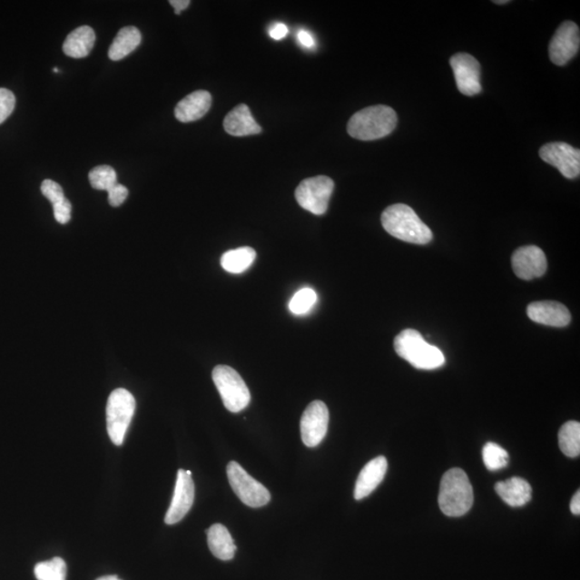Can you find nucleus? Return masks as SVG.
Here are the masks:
<instances>
[{"label": "nucleus", "mask_w": 580, "mask_h": 580, "mask_svg": "<svg viewBox=\"0 0 580 580\" xmlns=\"http://www.w3.org/2000/svg\"><path fill=\"white\" fill-rule=\"evenodd\" d=\"M473 502V488L467 473L457 467L445 473L438 494L441 511L448 517H461L470 511Z\"/></svg>", "instance_id": "obj_3"}, {"label": "nucleus", "mask_w": 580, "mask_h": 580, "mask_svg": "<svg viewBox=\"0 0 580 580\" xmlns=\"http://www.w3.org/2000/svg\"><path fill=\"white\" fill-rule=\"evenodd\" d=\"M382 225L390 236L404 242L425 245L433 239L430 228L407 204L397 203L387 208L382 214Z\"/></svg>", "instance_id": "obj_1"}, {"label": "nucleus", "mask_w": 580, "mask_h": 580, "mask_svg": "<svg viewBox=\"0 0 580 580\" xmlns=\"http://www.w3.org/2000/svg\"><path fill=\"white\" fill-rule=\"evenodd\" d=\"M394 345L396 353L419 370H435L445 363L441 349L428 343L418 330L401 331Z\"/></svg>", "instance_id": "obj_4"}, {"label": "nucleus", "mask_w": 580, "mask_h": 580, "mask_svg": "<svg viewBox=\"0 0 580 580\" xmlns=\"http://www.w3.org/2000/svg\"><path fill=\"white\" fill-rule=\"evenodd\" d=\"M227 477L234 494L245 506L257 508L265 506L270 502V492L265 486L251 477L238 462L231 461L228 464Z\"/></svg>", "instance_id": "obj_7"}, {"label": "nucleus", "mask_w": 580, "mask_h": 580, "mask_svg": "<svg viewBox=\"0 0 580 580\" xmlns=\"http://www.w3.org/2000/svg\"><path fill=\"white\" fill-rule=\"evenodd\" d=\"M143 36L137 27L122 28L110 46L109 57L113 61H121L138 48Z\"/></svg>", "instance_id": "obj_23"}, {"label": "nucleus", "mask_w": 580, "mask_h": 580, "mask_svg": "<svg viewBox=\"0 0 580 580\" xmlns=\"http://www.w3.org/2000/svg\"><path fill=\"white\" fill-rule=\"evenodd\" d=\"M96 34L90 26H81L68 34L63 44L64 54L84 58L90 54L95 44Z\"/></svg>", "instance_id": "obj_20"}, {"label": "nucleus", "mask_w": 580, "mask_h": 580, "mask_svg": "<svg viewBox=\"0 0 580 580\" xmlns=\"http://www.w3.org/2000/svg\"><path fill=\"white\" fill-rule=\"evenodd\" d=\"M580 45L579 27L572 21H566L555 34L549 44V57L556 66H565L575 57Z\"/></svg>", "instance_id": "obj_11"}, {"label": "nucleus", "mask_w": 580, "mask_h": 580, "mask_svg": "<svg viewBox=\"0 0 580 580\" xmlns=\"http://www.w3.org/2000/svg\"><path fill=\"white\" fill-rule=\"evenodd\" d=\"M496 494L512 507H520L530 502L532 488L526 479L512 477L496 485Z\"/></svg>", "instance_id": "obj_19"}, {"label": "nucleus", "mask_w": 580, "mask_h": 580, "mask_svg": "<svg viewBox=\"0 0 580 580\" xmlns=\"http://www.w3.org/2000/svg\"><path fill=\"white\" fill-rule=\"evenodd\" d=\"M169 4L174 8L175 14L181 15L182 11L189 8L191 2L190 0H170Z\"/></svg>", "instance_id": "obj_34"}, {"label": "nucleus", "mask_w": 580, "mask_h": 580, "mask_svg": "<svg viewBox=\"0 0 580 580\" xmlns=\"http://www.w3.org/2000/svg\"><path fill=\"white\" fill-rule=\"evenodd\" d=\"M571 512L574 515L580 514V491L578 490L575 495H574L573 499L571 501Z\"/></svg>", "instance_id": "obj_35"}, {"label": "nucleus", "mask_w": 580, "mask_h": 580, "mask_svg": "<svg viewBox=\"0 0 580 580\" xmlns=\"http://www.w3.org/2000/svg\"><path fill=\"white\" fill-rule=\"evenodd\" d=\"M136 411V400L126 389L113 391L107 403V428L113 444L120 447L124 442L129 425Z\"/></svg>", "instance_id": "obj_6"}, {"label": "nucleus", "mask_w": 580, "mask_h": 580, "mask_svg": "<svg viewBox=\"0 0 580 580\" xmlns=\"http://www.w3.org/2000/svg\"><path fill=\"white\" fill-rule=\"evenodd\" d=\"M318 294L310 287L298 290L290 302V310L294 315H304L318 303Z\"/></svg>", "instance_id": "obj_27"}, {"label": "nucleus", "mask_w": 580, "mask_h": 580, "mask_svg": "<svg viewBox=\"0 0 580 580\" xmlns=\"http://www.w3.org/2000/svg\"><path fill=\"white\" fill-rule=\"evenodd\" d=\"M540 157L545 162L559 170L566 179H576L580 174V151L565 143H552L542 146Z\"/></svg>", "instance_id": "obj_9"}, {"label": "nucleus", "mask_w": 580, "mask_h": 580, "mask_svg": "<svg viewBox=\"0 0 580 580\" xmlns=\"http://www.w3.org/2000/svg\"><path fill=\"white\" fill-rule=\"evenodd\" d=\"M208 545L216 558L222 561H230L236 555L237 546L234 544L231 532L225 526L216 524L207 531Z\"/></svg>", "instance_id": "obj_21"}, {"label": "nucleus", "mask_w": 580, "mask_h": 580, "mask_svg": "<svg viewBox=\"0 0 580 580\" xmlns=\"http://www.w3.org/2000/svg\"><path fill=\"white\" fill-rule=\"evenodd\" d=\"M53 72H54V73H58V69H57V68H54V69H53Z\"/></svg>", "instance_id": "obj_38"}, {"label": "nucleus", "mask_w": 580, "mask_h": 580, "mask_svg": "<svg viewBox=\"0 0 580 580\" xmlns=\"http://www.w3.org/2000/svg\"><path fill=\"white\" fill-rule=\"evenodd\" d=\"M212 104V96L207 91H196L182 99L175 107V117L182 123L201 120L209 113Z\"/></svg>", "instance_id": "obj_17"}, {"label": "nucleus", "mask_w": 580, "mask_h": 580, "mask_svg": "<svg viewBox=\"0 0 580 580\" xmlns=\"http://www.w3.org/2000/svg\"><path fill=\"white\" fill-rule=\"evenodd\" d=\"M298 40H299V43H300L303 46H306V48H309V49L313 48V46L315 45V40L312 34H310L307 31L299 32Z\"/></svg>", "instance_id": "obj_33"}, {"label": "nucleus", "mask_w": 580, "mask_h": 580, "mask_svg": "<svg viewBox=\"0 0 580 580\" xmlns=\"http://www.w3.org/2000/svg\"><path fill=\"white\" fill-rule=\"evenodd\" d=\"M15 107V93L7 89H0V124L14 113Z\"/></svg>", "instance_id": "obj_30"}, {"label": "nucleus", "mask_w": 580, "mask_h": 580, "mask_svg": "<svg viewBox=\"0 0 580 580\" xmlns=\"http://www.w3.org/2000/svg\"><path fill=\"white\" fill-rule=\"evenodd\" d=\"M457 87L466 96H476L482 92L480 85V64L476 57L467 53H458L450 58Z\"/></svg>", "instance_id": "obj_12"}, {"label": "nucleus", "mask_w": 580, "mask_h": 580, "mask_svg": "<svg viewBox=\"0 0 580 580\" xmlns=\"http://www.w3.org/2000/svg\"><path fill=\"white\" fill-rule=\"evenodd\" d=\"M512 266L516 277L530 280L541 278L546 272L547 258L538 246H523L514 251Z\"/></svg>", "instance_id": "obj_14"}, {"label": "nucleus", "mask_w": 580, "mask_h": 580, "mask_svg": "<svg viewBox=\"0 0 580 580\" xmlns=\"http://www.w3.org/2000/svg\"><path fill=\"white\" fill-rule=\"evenodd\" d=\"M195 500V484L191 471L179 470L177 483H175L174 494L172 504L166 514L165 523L174 525L180 523L185 517Z\"/></svg>", "instance_id": "obj_13"}, {"label": "nucleus", "mask_w": 580, "mask_h": 580, "mask_svg": "<svg viewBox=\"0 0 580 580\" xmlns=\"http://www.w3.org/2000/svg\"><path fill=\"white\" fill-rule=\"evenodd\" d=\"M529 319L537 324L565 327L571 322V313L564 304L555 301H538L526 309Z\"/></svg>", "instance_id": "obj_15"}, {"label": "nucleus", "mask_w": 580, "mask_h": 580, "mask_svg": "<svg viewBox=\"0 0 580 580\" xmlns=\"http://www.w3.org/2000/svg\"><path fill=\"white\" fill-rule=\"evenodd\" d=\"M225 131L234 137L251 136L261 133V127L251 115L246 104H239L227 114L224 121Z\"/></svg>", "instance_id": "obj_18"}, {"label": "nucleus", "mask_w": 580, "mask_h": 580, "mask_svg": "<svg viewBox=\"0 0 580 580\" xmlns=\"http://www.w3.org/2000/svg\"><path fill=\"white\" fill-rule=\"evenodd\" d=\"M97 580H121V579L117 576L110 575V576H103V577L98 578Z\"/></svg>", "instance_id": "obj_36"}, {"label": "nucleus", "mask_w": 580, "mask_h": 580, "mask_svg": "<svg viewBox=\"0 0 580 580\" xmlns=\"http://www.w3.org/2000/svg\"><path fill=\"white\" fill-rule=\"evenodd\" d=\"M329 425V411L322 401H313L304 411L301 423L302 442L308 447H316L325 438Z\"/></svg>", "instance_id": "obj_10"}, {"label": "nucleus", "mask_w": 580, "mask_h": 580, "mask_svg": "<svg viewBox=\"0 0 580 580\" xmlns=\"http://www.w3.org/2000/svg\"><path fill=\"white\" fill-rule=\"evenodd\" d=\"M128 197V190L124 185L117 183L108 192V201L111 206L120 207Z\"/></svg>", "instance_id": "obj_31"}, {"label": "nucleus", "mask_w": 580, "mask_h": 580, "mask_svg": "<svg viewBox=\"0 0 580 580\" xmlns=\"http://www.w3.org/2000/svg\"><path fill=\"white\" fill-rule=\"evenodd\" d=\"M89 179L93 189L98 191L109 192L117 184L115 170L110 166L93 168L89 174Z\"/></svg>", "instance_id": "obj_29"}, {"label": "nucleus", "mask_w": 580, "mask_h": 580, "mask_svg": "<svg viewBox=\"0 0 580 580\" xmlns=\"http://www.w3.org/2000/svg\"><path fill=\"white\" fill-rule=\"evenodd\" d=\"M269 34H270L271 38L274 40H280L287 36V34H289V28H287L283 23H277V25H274L270 28Z\"/></svg>", "instance_id": "obj_32"}, {"label": "nucleus", "mask_w": 580, "mask_h": 580, "mask_svg": "<svg viewBox=\"0 0 580 580\" xmlns=\"http://www.w3.org/2000/svg\"><path fill=\"white\" fill-rule=\"evenodd\" d=\"M66 562L58 556L34 566V576L38 580H66Z\"/></svg>", "instance_id": "obj_26"}, {"label": "nucleus", "mask_w": 580, "mask_h": 580, "mask_svg": "<svg viewBox=\"0 0 580 580\" xmlns=\"http://www.w3.org/2000/svg\"><path fill=\"white\" fill-rule=\"evenodd\" d=\"M387 468H388V464H387V459L383 456L368 462L365 467L362 468L359 478H357L355 499L359 501L370 496L378 487V485L383 482Z\"/></svg>", "instance_id": "obj_16"}, {"label": "nucleus", "mask_w": 580, "mask_h": 580, "mask_svg": "<svg viewBox=\"0 0 580 580\" xmlns=\"http://www.w3.org/2000/svg\"><path fill=\"white\" fill-rule=\"evenodd\" d=\"M41 192L51 202L55 220L60 224H67L72 219V203L64 197L62 186L52 180H44L41 184Z\"/></svg>", "instance_id": "obj_22"}, {"label": "nucleus", "mask_w": 580, "mask_h": 580, "mask_svg": "<svg viewBox=\"0 0 580 580\" xmlns=\"http://www.w3.org/2000/svg\"><path fill=\"white\" fill-rule=\"evenodd\" d=\"M559 447L565 456L576 458L580 454V424L567 421L559 432Z\"/></svg>", "instance_id": "obj_25"}, {"label": "nucleus", "mask_w": 580, "mask_h": 580, "mask_svg": "<svg viewBox=\"0 0 580 580\" xmlns=\"http://www.w3.org/2000/svg\"><path fill=\"white\" fill-rule=\"evenodd\" d=\"M483 460L489 471H497L507 467L508 454L500 445L487 443L483 449Z\"/></svg>", "instance_id": "obj_28"}, {"label": "nucleus", "mask_w": 580, "mask_h": 580, "mask_svg": "<svg viewBox=\"0 0 580 580\" xmlns=\"http://www.w3.org/2000/svg\"><path fill=\"white\" fill-rule=\"evenodd\" d=\"M213 382L228 411L239 413L249 407L251 394L241 375L228 366H218L212 372Z\"/></svg>", "instance_id": "obj_5"}, {"label": "nucleus", "mask_w": 580, "mask_h": 580, "mask_svg": "<svg viewBox=\"0 0 580 580\" xmlns=\"http://www.w3.org/2000/svg\"><path fill=\"white\" fill-rule=\"evenodd\" d=\"M333 190L335 182L326 175H319L302 181L295 195L299 206L315 215H322L327 212Z\"/></svg>", "instance_id": "obj_8"}, {"label": "nucleus", "mask_w": 580, "mask_h": 580, "mask_svg": "<svg viewBox=\"0 0 580 580\" xmlns=\"http://www.w3.org/2000/svg\"><path fill=\"white\" fill-rule=\"evenodd\" d=\"M494 3L497 5H504V4H508L509 2L508 0H503V2H494Z\"/></svg>", "instance_id": "obj_37"}, {"label": "nucleus", "mask_w": 580, "mask_h": 580, "mask_svg": "<svg viewBox=\"0 0 580 580\" xmlns=\"http://www.w3.org/2000/svg\"><path fill=\"white\" fill-rule=\"evenodd\" d=\"M256 257L257 254L254 249L244 246V248L228 251L222 254L221 265L227 272L233 274L243 273L253 265Z\"/></svg>", "instance_id": "obj_24"}, {"label": "nucleus", "mask_w": 580, "mask_h": 580, "mask_svg": "<svg viewBox=\"0 0 580 580\" xmlns=\"http://www.w3.org/2000/svg\"><path fill=\"white\" fill-rule=\"evenodd\" d=\"M398 123L396 111L387 105H373L350 117L348 133L361 142H373L389 136Z\"/></svg>", "instance_id": "obj_2"}]
</instances>
